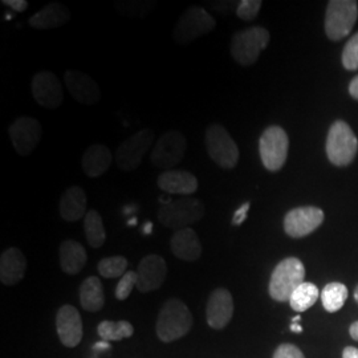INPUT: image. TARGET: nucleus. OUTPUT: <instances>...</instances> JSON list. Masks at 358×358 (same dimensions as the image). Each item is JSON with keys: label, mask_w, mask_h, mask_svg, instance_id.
<instances>
[{"label": "nucleus", "mask_w": 358, "mask_h": 358, "mask_svg": "<svg viewBox=\"0 0 358 358\" xmlns=\"http://www.w3.org/2000/svg\"><path fill=\"white\" fill-rule=\"evenodd\" d=\"M358 17L357 1L332 0L328 3L325 16V32L331 40L346 38L356 24Z\"/></svg>", "instance_id": "nucleus-9"}, {"label": "nucleus", "mask_w": 358, "mask_h": 358, "mask_svg": "<svg viewBox=\"0 0 358 358\" xmlns=\"http://www.w3.org/2000/svg\"><path fill=\"white\" fill-rule=\"evenodd\" d=\"M71 11L62 3H50L38 13L32 15L28 20V24L38 31L60 28L69 23Z\"/></svg>", "instance_id": "nucleus-22"}, {"label": "nucleus", "mask_w": 358, "mask_h": 358, "mask_svg": "<svg viewBox=\"0 0 358 358\" xmlns=\"http://www.w3.org/2000/svg\"><path fill=\"white\" fill-rule=\"evenodd\" d=\"M192 315L189 307L179 299H169L157 319V336L164 343H173L190 332Z\"/></svg>", "instance_id": "nucleus-1"}, {"label": "nucleus", "mask_w": 358, "mask_h": 358, "mask_svg": "<svg viewBox=\"0 0 358 358\" xmlns=\"http://www.w3.org/2000/svg\"><path fill=\"white\" fill-rule=\"evenodd\" d=\"M84 231L92 248H100L103 245L106 232L103 229V217L96 210H90L84 217Z\"/></svg>", "instance_id": "nucleus-27"}, {"label": "nucleus", "mask_w": 358, "mask_h": 358, "mask_svg": "<svg viewBox=\"0 0 358 358\" xmlns=\"http://www.w3.org/2000/svg\"><path fill=\"white\" fill-rule=\"evenodd\" d=\"M234 315V300L224 288L213 291L206 306V320L213 329H223L229 325Z\"/></svg>", "instance_id": "nucleus-16"}, {"label": "nucleus", "mask_w": 358, "mask_h": 358, "mask_svg": "<svg viewBox=\"0 0 358 358\" xmlns=\"http://www.w3.org/2000/svg\"><path fill=\"white\" fill-rule=\"evenodd\" d=\"M349 93L353 99L358 100V76L355 77L349 85Z\"/></svg>", "instance_id": "nucleus-39"}, {"label": "nucleus", "mask_w": 358, "mask_h": 358, "mask_svg": "<svg viewBox=\"0 0 358 358\" xmlns=\"http://www.w3.org/2000/svg\"><path fill=\"white\" fill-rule=\"evenodd\" d=\"M206 148L210 158L222 169H234L239 162V149L224 127L214 124L206 130Z\"/></svg>", "instance_id": "nucleus-7"}, {"label": "nucleus", "mask_w": 358, "mask_h": 358, "mask_svg": "<svg viewBox=\"0 0 358 358\" xmlns=\"http://www.w3.org/2000/svg\"><path fill=\"white\" fill-rule=\"evenodd\" d=\"M1 3L7 7H10L15 13H24L28 8L27 0H3Z\"/></svg>", "instance_id": "nucleus-38"}, {"label": "nucleus", "mask_w": 358, "mask_h": 358, "mask_svg": "<svg viewBox=\"0 0 358 358\" xmlns=\"http://www.w3.org/2000/svg\"><path fill=\"white\" fill-rule=\"evenodd\" d=\"M64 83L66 90L77 103L94 105L101 99V90L97 83L84 72L73 69L65 72Z\"/></svg>", "instance_id": "nucleus-18"}, {"label": "nucleus", "mask_w": 358, "mask_h": 358, "mask_svg": "<svg viewBox=\"0 0 358 358\" xmlns=\"http://www.w3.org/2000/svg\"><path fill=\"white\" fill-rule=\"evenodd\" d=\"M215 27L217 22L207 10L202 7H192L179 17L173 31V38L179 45H186L210 34Z\"/></svg>", "instance_id": "nucleus-6"}, {"label": "nucleus", "mask_w": 358, "mask_h": 358, "mask_svg": "<svg viewBox=\"0 0 358 358\" xmlns=\"http://www.w3.org/2000/svg\"><path fill=\"white\" fill-rule=\"evenodd\" d=\"M260 0H242L236 7V16L244 22L254 20L262 8Z\"/></svg>", "instance_id": "nucleus-35"}, {"label": "nucleus", "mask_w": 358, "mask_h": 358, "mask_svg": "<svg viewBox=\"0 0 358 358\" xmlns=\"http://www.w3.org/2000/svg\"><path fill=\"white\" fill-rule=\"evenodd\" d=\"M320 294L319 288L313 282H304L300 287L296 288V291L289 299V304L291 308L299 313L306 312L317 301Z\"/></svg>", "instance_id": "nucleus-28"}, {"label": "nucleus", "mask_w": 358, "mask_h": 358, "mask_svg": "<svg viewBox=\"0 0 358 358\" xmlns=\"http://www.w3.org/2000/svg\"><path fill=\"white\" fill-rule=\"evenodd\" d=\"M343 65L348 71L358 69V32L346 43L343 52Z\"/></svg>", "instance_id": "nucleus-34"}, {"label": "nucleus", "mask_w": 358, "mask_h": 358, "mask_svg": "<svg viewBox=\"0 0 358 358\" xmlns=\"http://www.w3.org/2000/svg\"><path fill=\"white\" fill-rule=\"evenodd\" d=\"M60 254V266L66 275L80 273L87 264L88 256L83 244L76 241H64L59 248Z\"/></svg>", "instance_id": "nucleus-25"}, {"label": "nucleus", "mask_w": 358, "mask_h": 358, "mask_svg": "<svg viewBox=\"0 0 358 358\" xmlns=\"http://www.w3.org/2000/svg\"><path fill=\"white\" fill-rule=\"evenodd\" d=\"M56 331L63 345L76 348L83 340V320L73 306H63L56 315Z\"/></svg>", "instance_id": "nucleus-17"}, {"label": "nucleus", "mask_w": 358, "mask_h": 358, "mask_svg": "<svg viewBox=\"0 0 358 358\" xmlns=\"http://www.w3.org/2000/svg\"><path fill=\"white\" fill-rule=\"evenodd\" d=\"M43 129L36 118L22 115L16 118L8 128V136L13 149L19 155H29L41 141Z\"/></svg>", "instance_id": "nucleus-12"}, {"label": "nucleus", "mask_w": 358, "mask_h": 358, "mask_svg": "<svg viewBox=\"0 0 358 358\" xmlns=\"http://www.w3.org/2000/svg\"><path fill=\"white\" fill-rule=\"evenodd\" d=\"M343 358H358V349L353 348V346H348L344 349Z\"/></svg>", "instance_id": "nucleus-40"}, {"label": "nucleus", "mask_w": 358, "mask_h": 358, "mask_svg": "<svg viewBox=\"0 0 358 358\" xmlns=\"http://www.w3.org/2000/svg\"><path fill=\"white\" fill-rule=\"evenodd\" d=\"M155 1L150 0H121L115 1L117 13L125 17H146L155 8Z\"/></svg>", "instance_id": "nucleus-31"}, {"label": "nucleus", "mask_w": 358, "mask_h": 358, "mask_svg": "<svg viewBox=\"0 0 358 358\" xmlns=\"http://www.w3.org/2000/svg\"><path fill=\"white\" fill-rule=\"evenodd\" d=\"M152 230H153V224H152L150 222H148V223L143 226L142 232H143V234H146V235H149V234H152Z\"/></svg>", "instance_id": "nucleus-42"}, {"label": "nucleus", "mask_w": 358, "mask_h": 358, "mask_svg": "<svg viewBox=\"0 0 358 358\" xmlns=\"http://www.w3.org/2000/svg\"><path fill=\"white\" fill-rule=\"evenodd\" d=\"M80 304L84 310L94 313L101 310L105 304V294L101 280L97 276L87 278L80 287Z\"/></svg>", "instance_id": "nucleus-26"}, {"label": "nucleus", "mask_w": 358, "mask_h": 358, "mask_svg": "<svg viewBox=\"0 0 358 358\" xmlns=\"http://www.w3.org/2000/svg\"><path fill=\"white\" fill-rule=\"evenodd\" d=\"M157 185L162 192L176 195H192L198 192V178L186 170H167L158 176Z\"/></svg>", "instance_id": "nucleus-19"}, {"label": "nucleus", "mask_w": 358, "mask_h": 358, "mask_svg": "<svg viewBox=\"0 0 358 358\" xmlns=\"http://www.w3.org/2000/svg\"><path fill=\"white\" fill-rule=\"evenodd\" d=\"M321 301L324 308L334 313L344 307L348 299V288L343 282H329L321 292Z\"/></svg>", "instance_id": "nucleus-29"}, {"label": "nucleus", "mask_w": 358, "mask_h": 358, "mask_svg": "<svg viewBox=\"0 0 358 358\" xmlns=\"http://www.w3.org/2000/svg\"><path fill=\"white\" fill-rule=\"evenodd\" d=\"M128 266L127 257L110 256V257H103L99 262L97 271L105 279H115V278H122L128 272L127 271Z\"/></svg>", "instance_id": "nucleus-32"}, {"label": "nucleus", "mask_w": 358, "mask_h": 358, "mask_svg": "<svg viewBox=\"0 0 358 358\" xmlns=\"http://www.w3.org/2000/svg\"><path fill=\"white\" fill-rule=\"evenodd\" d=\"M35 101L45 109H57L64 101V92L60 80L50 71L38 72L31 83Z\"/></svg>", "instance_id": "nucleus-14"}, {"label": "nucleus", "mask_w": 358, "mask_h": 358, "mask_svg": "<svg viewBox=\"0 0 358 358\" xmlns=\"http://www.w3.org/2000/svg\"><path fill=\"white\" fill-rule=\"evenodd\" d=\"M187 150V141L183 133L178 130H169L164 133L154 145L150 154V162L164 171L174 170L180 164Z\"/></svg>", "instance_id": "nucleus-8"}, {"label": "nucleus", "mask_w": 358, "mask_h": 358, "mask_svg": "<svg viewBox=\"0 0 358 358\" xmlns=\"http://www.w3.org/2000/svg\"><path fill=\"white\" fill-rule=\"evenodd\" d=\"M154 143V133L150 129H142L122 142L115 152V164L124 171H133L140 166L143 157Z\"/></svg>", "instance_id": "nucleus-11"}, {"label": "nucleus", "mask_w": 358, "mask_h": 358, "mask_svg": "<svg viewBox=\"0 0 358 358\" xmlns=\"http://www.w3.org/2000/svg\"><path fill=\"white\" fill-rule=\"evenodd\" d=\"M355 299H356V301L358 303V285L357 288H356V291H355Z\"/></svg>", "instance_id": "nucleus-45"}, {"label": "nucleus", "mask_w": 358, "mask_h": 358, "mask_svg": "<svg viewBox=\"0 0 358 358\" xmlns=\"http://www.w3.org/2000/svg\"><path fill=\"white\" fill-rule=\"evenodd\" d=\"M60 217L65 222H77L87 215V194L80 186L68 187L59 203Z\"/></svg>", "instance_id": "nucleus-23"}, {"label": "nucleus", "mask_w": 358, "mask_h": 358, "mask_svg": "<svg viewBox=\"0 0 358 358\" xmlns=\"http://www.w3.org/2000/svg\"><path fill=\"white\" fill-rule=\"evenodd\" d=\"M203 203L194 196H183L161 206L158 222L171 230H183L205 217Z\"/></svg>", "instance_id": "nucleus-2"}, {"label": "nucleus", "mask_w": 358, "mask_h": 358, "mask_svg": "<svg viewBox=\"0 0 358 358\" xmlns=\"http://www.w3.org/2000/svg\"><path fill=\"white\" fill-rule=\"evenodd\" d=\"M289 140L284 129L272 125L266 129L259 140V152L264 167L269 171H279L287 161Z\"/></svg>", "instance_id": "nucleus-10"}, {"label": "nucleus", "mask_w": 358, "mask_h": 358, "mask_svg": "<svg viewBox=\"0 0 358 358\" xmlns=\"http://www.w3.org/2000/svg\"><path fill=\"white\" fill-rule=\"evenodd\" d=\"M113 155L103 143L90 145L81 158V166L90 178H99L112 165Z\"/></svg>", "instance_id": "nucleus-24"}, {"label": "nucleus", "mask_w": 358, "mask_h": 358, "mask_svg": "<svg viewBox=\"0 0 358 358\" xmlns=\"http://www.w3.org/2000/svg\"><path fill=\"white\" fill-rule=\"evenodd\" d=\"M250 207H251V203H250V202H245L244 205L241 206V207L235 211V214H234V217H232V224H234V226H241V224L243 223L244 220L247 219V214H248Z\"/></svg>", "instance_id": "nucleus-37"}, {"label": "nucleus", "mask_w": 358, "mask_h": 358, "mask_svg": "<svg viewBox=\"0 0 358 358\" xmlns=\"http://www.w3.org/2000/svg\"><path fill=\"white\" fill-rule=\"evenodd\" d=\"M137 289L148 294L158 289L166 279L167 266L165 259L159 255L145 256L137 267Z\"/></svg>", "instance_id": "nucleus-15"}, {"label": "nucleus", "mask_w": 358, "mask_h": 358, "mask_svg": "<svg viewBox=\"0 0 358 358\" xmlns=\"http://www.w3.org/2000/svg\"><path fill=\"white\" fill-rule=\"evenodd\" d=\"M136 223H137V219H136V217H133V219H130V220H129V226H131V224L134 226Z\"/></svg>", "instance_id": "nucleus-44"}, {"label": "nucleus", "mask_w": 358, "mask_h": 358, "mask_svg": "<svg viewBox=\"0 0 358 358\" xmlns=\"http://www.w3.org/2000/svg\"><path fill=\"white\" fill-rule=\"evenodd\" d=\"M300 319H301V317H300V316H296V317H294V320H292V322H299V321H300Z\"/></svg>", "instance_id": "nucleus-46"}, {"label": "nucleus", "mask_w": 358, "mask_h": 358, "mask_svg": "<svg viewBox=\"0 0 358 358\" xmlns=\"http://www.w3.org/2000/svg\"><path fill=\"white\" fill-rule=\"evenodd\" d=\"M349 333H350L352 338H355V340H357L358 341V321L357 322H355V324H352V325H350Z\"/></svg>", "instance_id": "nucleus-41"}, {"label": "nucleus", "mask_w": 358, "mask_h": 358, "mask_svg": "<svg viewBox=\"0 0 358 358\" xmlns=\"http://www.w3.org/2000/svg\"><path fill=\"white\" fill-rule=\"evenodd\" d=\"M273 358H306L303 352L292 344H282L279 346L275 353H273Z\"/></svg>", "instance_id": "nucleus-36"}, {"label": "nucleus", "mask_w": 358, "mask_h": 358, "mask_svg": "<svg viewBox=\"0 0 358 358\" xmlns=\"http://www.w3.org/2000/svg\"><path fill=\"white\" fill-rule=\"evenodd\" d=\"M170 247L174 256L183 262H196L202 255L201 241L196 232L190 227L176 231L171 236Z\"/></svg>", "instance_id": "nucleus-21"}, {"label": "nucleus", "mask_w": 358, "mask_h": 358, "mask_svg": "<svg viewBox=\"0 0 358 358\" xmlns=\"http://www.w3.org/2000/svg\"><path fill=\"white\" fill-rule=\"evenodd\" d=\"M324 222V213L319 207H296L284 217V231L288 236L299 239L317 230Z\"/></svg>", "instance_id": "nucleus-13"}, {"label": "nucleus", "mask_w": 358, "mask_h": 358, "mask_svg": "<svg viewBox=\"0 0 358 358\" xmlns=\"http://www.w3.org/2000/svg\"><path fill=\"white\" fill-rule=\"evenodd\" d=\"M291 331L294 333H301L303 332V328H301V325H300V324H297V322H292V325H291Z\"/></svg>", "instance_id": "nucleus-43"}, {"label": "nucleus", "mask_w": 358, "mask_h": 358, "mask_svg": "<svg viewBox=\"0 0 358 358\" xmlns=\"http://www.w3.org/2000/svg\"><path fill=\"white\" fill-rule=\"evenodd\" d=\"M99 336L103 341H120L133 336L134 328L129 321H101L97 327Z\"/></svg>", "instance_id": "nucleus-30"}, {"label": "nucleus", "mask_w": 358, "mask_h": 358, "mask_svg": "<svg viewBox=\"0 0 358 358\" xmlns=\"http://www.w3.org/2000/svg\"><path fill=\"white\" fill-rule=\"evenodd\" d=\"M358 150V140L353 130L344 121L333 124L327 138V154L336 166H348L355 159Z\"/></svg>", "instance_id": "nucleus-5"}, {"label": "nucleus", "mask_w": 358, "mask_h": 358, "mask_svg": "<svg viewBox=\"0 0 358 358\" xmlns=\"http://www.w3.org/2000/svg\"><path fill=\"white\" fill-rule=\"evenodd\" d=\"M269 32L263 27H251L235 34L231 40L230 51L238 64L248 66L256 63L260 53L267 48Z\"/></svg>", "instance_id": "nucleus-4"}, {"label": "nucleus", "mask_w": 358, "mask_h": 358, "mask_svg": "<svg viewBox=\"0 0 358 358\" xmlns=\"http://www.w3.org/2000/svg\"><path fill=\"white\" fill-rule=\"evenodd\" d=\"M26 256L19 248H8L0 256V282L7 287L16 285L24 279Z\"/></svg>", "instance_id": "nucleus-20"}, {"label": "nucleus", "mask_w": 358, "mask_h": 358, "mask_svg": "<svg viewBox=\"0 0 358 358\" xmlns=\"http://www.w3.org/2000/svg\"><path fill=\"white\" fill-rule=\"evenodd\" d=\"M137 280H138V276H137V272L136 271H128L122 278L121 280L117 284L115 287V297L117 300H127L133 288L137 287Z\"/></svg>", "instance_id": "nucleus-33"}, {"label": "nucleus", "mask_w": 358, "mask_h": 358, "mask_svg": "<svg viewBox=\"0 0 358 358\" xmlns=\"http://www.w3.org/2000/svg\"><path fill=\"white\" fill-rule=\"evenodd\" d=\"M306 268L297 257H287L282 260L271 275L269 294L276 301H289L291 296L304 282Z\"/></svg>", "instance_id": "nucleus-3"}]
</instances>
